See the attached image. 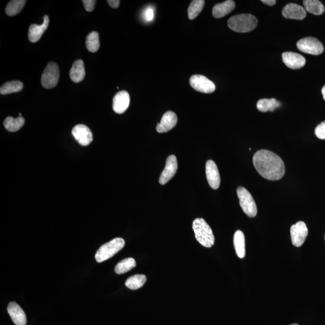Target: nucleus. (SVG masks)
<instances>
[{
	"label": "nucleus",
	"instance_id": "nucleus-9",
	"mask_svg": "<svg viewBox=\"0 0 325 325\" xmlns=\"http://www.w3.org/2000/svg\"><path fill=\"white\" fill-rule=\"evenodd\" d=\"M308 235V230L305 223L299 221L293 225L291 228L292 244L295 246L300 247L304 243Z\"/></svg>",
	"mask_w": 325,
	"mask_h": 325
},
{
	"label": "nucleus",
	"instance_id": "nucleus-29",
	"mask_svg": "<svg viewBox=\"0 0 325 325\" xmlns=\"http://www.w3.org/2000/svg\"><path fill=\"white\" fill-rule=\"evenodd\" d=\"M205 1L204 0H193L188 9V17L193 20L198 17L202 11Z\"/></svg>",
	"mask_w": 325,
	"mask_h": 325
},
{
	"label": "nucleus",
	"instance_id": "nucleus-35",
	"mask_svg": "<svg viewBox=\"0 0 325 325\" xmlns=\"http://www.w3.org/2000/svg\"><path fill=\"white\" fill-rule=\"evenodd\" d=\"M262 2L268 6H273L276 4V1L275 0H262Z\"/></svg>",
	"mask_w": 325,
	"mask_h": 325
},
{
	"label": "nucleus",
	"instance_id": "nucleus-14",
	"mask_svg": "<svg viewBox=\"0 0 325 325\" xmlns=\"http://www.w3.org/2000/svg\"><path fill=\"white\" fill-rule=\"evenodd\" d=\"M282 14L284 18L287 19H292V20H302L307 16V12L300 5L295 3L287 4L283 8Z\"/></svg>",
	"mask_w": 325,
	"mask_h": 325
},
{
	"label": "nucleus",
	"instance_id": "nucleus-13",
	"mask_svg": "<svg viewBox=\"0 0 325 325\" xmlns=\"http://www.w3.org/2000/svg\"><path fill=\"white\" fill-rule=\"evenodd\" d=\"M130 95L127 91L122 90L115 95L113 99V109L118 114H123L130 106Z\"/></svg>",
	"mask_w": 325,
	"mask_h": 325
},
{
	"label": "nucleus",
	"instance_id": "nucleus-8",
	"mask_svg": "<svg viewBox=\"0 0 325 325\" xmlns=\"http://www.w3.org/2000/svg\"><path fill=\"white\" fill-rule=\"evenodd\" d=\"M190 85L198 92L211 93L216 90L214 83L202 75H194L190 79Z\"/></svg>",
	"mask_w": 325,
	"mask_h": 325
},
{
	"label": "nucleus",
	"instance_id": "nucleus-22",
	"mask_svg": "<svg viewBox=\"0 0 325 325\" xmlns=\"http://www.w3.org/2000/svg\"><path fill=\"white\" fill-rule=\"evenodd\" d=\"M303 6L306 12L315 15H321L325 12L324 4L318 0H304Z\"/></svg>",
	"mask_w": 325,
	"mask_h": 325
},
{
	"label": "nucleus",
	"instance_id": "nucleus-30",
	"mask_svg": "<svg viewBox=\"0 0 325 325\" xmlns=\"http://www.w3.org/2000/svg\"><path fill=\"white\" fill-rule=\"evenodd\" d=\"M86 45L88 50L91 53H96L99 50V34L97 32L92 31L88 34L87 41H86Z\"/></svg>",
	"mask_w": 325,
	"mask_h": 325
},
{
	"label": "nucleus",
	"instance_id": "nucleus-7",
	"mask_svg": "<svg viewBox=\"0 0 325 325\" xmlns=\"http://www.w3.org/2000/svg\"><path fill=\"white\" fill-rule=\"evenodd\" d=\"M297 47L300 52L309 55L318 56L323 53V44L318 39L313 37H305L297 42Z\"/></svg>",
	"mask_w": 325,
	"mask_h": 325
},
{
	"label": "nucleus",
	"instance_id": "nucleus-2",
	"mask_svg": "<svg viewBox=\"0 0 325 325\" xmlns=\"http://www.w3.org/2000/svg\"><path fill=\"white\" fill-rule=\"evenodd\" d=\"M192 228L195 238L201 245L211 248L214 245L215 238L213 232L207 223L203 218H197L193 222Z\"/></svg>",
	"mask_w": 325,
	"mask_h": 325
},
{
	"label": "nucleus",
	"instance_id": "nucleus-5",
	"mask_svg": "<svg viewBox=\"0 0 325 325\" xmlns=\"http://www.w3.org/2000/svg\"><path fill=\"white\" fill-rule=\"evenodd\" d=\"M237 194L244 213L251 218L256 217L257 214V205L251 193L245 188L240 186L237 188Z\"/></svg>",
	"mask_w": 325,
	"mask_h": 325
},
{
	"label": "nucleus",
	"instance_id": "nucleus-36",
	"mask_svg": "<svg viewBox=\"0 0 325 325\" xmlns=\"http://www.w3.org/2000/svg\"><path fill=\"white\" fill-rule=\"evenodd\" d=\"M322 95H323L324 99H325V85L324 86L323 88H322Z\"/></svg>",
	"mask_w": 325,
	"mask_h": 325
},
{
	"label": "nucleus",
	"instance_id": "nucleus-26",
	"mask_svg": "<svg viewBox=\"0 0 325 325\" xmlns=\"http://www.w3.org/2000/svg\"><path fill=\"white\" fill-rule=\"evenodd\" d=\"M26 0H13L10 1L6 7V13L9 17L18 14L23 9L26 3Z\"/></svg>",
	"mask_w": 325,
	"mask_h": 325
},
{
	"label": "nucleus",
	"instance_id": "nucleus-6",
	"mask_svg": "<svg viewBox=\"0 0 325 325\" xmlns=\"http://www.w3.org/2000/svg\"><path fill=\"white\" fill-rule=\"evenodd\" d=\"M60 71L58 64L55 62H50L47 64L42 75L41 83L42 87L45 89H52L57 86Z\"/></svg>",
	"mask_w": 325,
	"mask_h": 325
},
{
	"label": "nucleus",
	"instance_id": "nucleus-20",
	"mask_svg": "<svg viewBox=\"0 0 325 325\" xmlns=\"http://www.w3.org/2000/svg\"><path fill=\"white\" fill-rule=\"evenodd\" d=\"M84 62L82 60H77L72 64L69 76L72 82L79 83L83 81L85 77Z\"/></svg>",
	"mask_w": 325,
	"mask_h": 325
},
{
	"label": "nucleus",
	"instance_id": "nucleus-16",
	"mask_svg": "<svg viewBox=\"0 0 325 325\" xmlns=\"http://www.w3.org/2000/svg\"><path fill=\"white\" fill-rule=\"evenodd\" d=\"M178 118L174 112L169 111L164 114L161 121L157 126L156 130L158 133H166L176 127Z\"/></svg>",
	"mask_w": 325,
	"mask_h": 325
},
{
	"label": "nucleus",
	"instance_id": "nucleus-37",
	"mask_svg": "<svg viewBox=\"0 0 325 325\" xmlns=\"http://www.w3.org/2000/svg\"><path fill=\"white\" fill-rule=\"evenodd\" d=\"M298 325V324H292V325Z\"/></svg>",
	"mask_w": 325,
	"mask_h": 325
},
{
	"label": "nucleus",
	"instance_id": "nucleus-18",
	"mask_svg": "<svg viewBox=\"0 0 325 325\" xmlns=\"http://www.w3.org/2000/svg\"><path fill=\"white\" fill-rule=\"evenodd\" d=\"M7 311L13 323L16 325H26L27 318L22 308L15 302H10Z\"/></svg>",
	"mask_w": 325,
	"mask_h": 325
},
{
	"label": "nucleus",
	"instance_id": "nucleus-11",
	"mask_svg": "<svg viewBox=\"0 0 325 325\" xmlns=\"http://www.w3.org/2000/svg\"><path fill=\"white\" fill-rule=\"evenodd\" d=\"M206 171L209 186L214 190L218 189L221 184V177L216 163L213 160H208L206 163Z\"/></svg>",
	"mask_w": 325,
	"mask_h": 325
},
{
	"label": "nucleus",
	"instance_id": "nucleus-32",
	"mask_svg": "<svg viewBox=\"0 0 325 325\" xmlns=\"http://www.w3.org/2000/svg\"><path fill=\"white\" fill-rule=\"evenodd\" d=\"M315 134L317 138L325 140V121L317 126L315 129Z\"/></svg>",
	"mask_w": 325,
	"mask_h": 325
},
{
	"label": "nucleus",
	"instance_id": "nucleus-10",
	"mask_svg": "<svg viewBox=\"0 0 325 325\" xmlns=\"http://www.w3.org/2000/svg\"><path fill=\"white\" fill-rule=\"evenodd\" d=\"M178 169V163L176 155H171L166 160L165 168L161 174L159 178L160 184L165 185L170 181L176 175Z\"/></svg>",
	"mask_w": 325,
	"mask_h": 325
},
{
	"label": "nucleus",
	"instance_id": "nucleus-27",
	"mask_svg": "<svg viewBox=\"0 0 325 325\" xmlns=\"http://www.w3.org/2000/svg\"><path fill=\"white\" fill-rule=\"evenodd\" d=\"M147 277L144 275H135L127 279L125 282V286L131 290H138L141 288L146 283Z\"/></svg>",
	"mask_w": 325,
	"mask_h": 325
},
{
	"label": "nucleus",
	"instance_id": "nucleus-34",
	"mask_svg": "<svg viewBox=\"0 0 325 325\" xmlns=\"http://www.w3.org/2000/svg\"><path fill=\"white\" fill-rule=\"evenodd\" d=\"M107 2L113 9H117L120 4L119 0H109Z\"/></svg>",
	"mask_w": 325,
	"mask_h": 325
},
{
	"label": "nucleus",
	"instance_id": "nucleus-38",
	"mask_svg": "<svg viewBox=\"0 0 325 325\" xmlns=\"http://www.w3.org/2000/svg\"></svg>",
	"mask_w": 325,
	"mask_h": 325
},
{
	"label": "nucleus",
	"instance_id": "nucleus-25",
	"mask_svg": "<svg viewBox=\"0 0 325 325\" xmlns=\"http://www.w3.org/2000/svg\"><path fill=\"white\" fill-rule=\"evenodd\" d=\"M23 89V83L20 81H11L5 83L0 88L1 95H7L20 92Z\"/></svg>",
	"mask_w": 325,
	"mask_h": 325
},
{
	"label": "nucleus",
	"instance_id": "nucleus-28",
	"mask_svg": "<svg viewBox=\"0 0 325 325\" xmlns=\"http://www.w3.org/2000/svg\"><path fill=\"white\" fill-rule=\"evenodd\" d=\"M136 266L135 260L133 258H128L120 261L115 267V272L117 274H123L127 273L128 271L133 269Z\"/></svg>",
	"mask_w": 325,
	"mask_h": 325
},
{
	"label": "nucleus",
	"instance_id": "nucleus-4",
	"mask_svg": "<svg viewBox=\"0 0 325 325\" xmlns=\"http://www.w3.org/2000/svg\"><path fill=\"white\" fill-rule=\"evenodd\" d=\"M125 246V241L122 238L113 239L109 242L102 245L95 254L96 262L102 263L111 259Z\"/></svg>",
	"mask_w": 325,
	"mask_h": 325
},
{
	"label": "nucleus",
	"instance_id": "nucleus-12",
	"mask_svg": "<svg viewBox=\"0 0 325 325\" xmlns=\"http://www.w3.org/2000/svg\"><path fill=\"white\" fill-rule=\"evenodd\" d=\"M72 135L82 146H88L93 141V135L87 126L79 124L72 129Z\"/></svg>",
	"mask_w": 325,
	"mask_h": 325
},
{
	"label": "nucleus",
	"instance_id": "nucleus-23",
	"mask_svg": "<svg viewBox=\"0 0 325 325\" xmlns=\"http://www.w3.org/2000/svg\"><path fill=\"white\" fill-rule=\"evenodd\" d=\"M280 106V103L275 98H265L258 101L257 108L262 112H273Z\"/></svg>",
	"mask_w": 325,
	"mask_h": 325
},
{
	"label": "nucleus",
	"instance_id": "nucleus-1",
	"mask_svg": "<svg viewBox=\"0 0 325 325\" xmlns=\"http://www.w3.org/2000/svg\"><path fill=\"white\" fill-rule=\"evenodd\" d=\"M253 164L263 178L277 181L284 176L286 169L283 160L277 154L266 149L259 150L253 157Z\"/></svg>",
	"mask_w": 325,
	"mask_h": 325
},
{
	"label": "nucleus",
	"instance_id": "nucleus-33",
	"mask_svg": "<svg viewBox=\"0 0 325 325\" xmlns=\"http://www.w3.org/2000/svg\"><path fill=\"white\" fill-rule=\"evenodd\" d=\"M86 10L89 12H92L95 9V6L96 2L95 0H83L82 1Z\"/></svg>",
	"mask_w": 325,
	"mask_h": 325
},
{
	"label": "nucleus",
	"instance_id": "nucleus-15",
	"mask_svg": "<svg viewBox=\"0 0 325 325\" xmlns=\"http://www.w3.org/2000/svg\"><path fill=\"white\" fill-rule=\"evenodd\" d=\"M283 62L290 69H298L305 66L306 60L303 56L293 52H285L282 55Z\"/></svg>",
	"mask_w": 325,
	"mask_h": 325
},
{
	"label": "nucleus",
	"instance_id": "nucleus-17",
	"mask_svg": "<svg viewBox=\"0 0 325 325\" xmlns=\"http://www.w3.org/2000/svg\"><path fill=\"white\" fill-rule=\"evenodd\" d=\"M49 17L48 15H45L44 17V23L41 25L37 24H31L30 26L29 30V39L32 43L37 42L42 37L44 32L47 30L48 25H49Z\"/></svg>",
	"mask_w": 325,
	"mask_h": 325
},
{
	"label": "nucleus",
	"instance_id": "nucleus-21",
	"mask_svg": "<svg viewBox=\"0 0 325 325\" xmlns=\"http://www.w3.org/2000/svg\"><path fill=\"white\" fill-rule=\"evenodd\" d=\"M234 246L238 257L243 259L246 255L245 237L240 230H237L234 236Z\"/></svg>",
	"mask_w": 325,
	"mask_h": 325
},
{
	"label": "nucleus",
	"instance_id": "nucleus-3",
	"mask_svg": "<svg viewBox=\"0 0 325 325\" xmlns=\"http://www.w3.org/2000/svg\"><path fill=\"white\" fill-rule=\"evenodd\" d=\"M257 19L251 14H240L234 16L228 21L231 30L237 33H248L256 28Z\"/></svg>",
	"mask_w": 325,
	"mask_h": 325
},
{
	"label": "nucleus",
	"instance_id": "nucleus-24",
	"mask_svg": "<svg viewBox=\"0 0 325 325\" xmlns=\"http://www.w3.org/2000/svg\"><path fill=\"white\" fill-rule=\"evenodd\" d=\"M24 123H25V119L23 117H20L17 118L7 117L4 120V126L10 132H15L23 127Z\"/></svg>",
	"mask_w": 325,
	"mask_h": 325
},
{
	"label": "nucleus",
	"instance_id": "nucleus-31",
	"mask_svg": "<svg viewBox=\"0 0 325 325\" xmlns=\"http://www.w3.org/2000/svg\"><path fill=\"white\" fill-rule=\"evenodd\" d=\"M144 20L146 22H151L154 18V9L152 7H147L144 10L143 14Z\"/></svg>",
	"mask_w": 325,
	"mask_h": 325
},
{
	"label": "nucleus",
	"instance_id": "nucleus-19",
	"mask_svg": "<svg viewBox=\"0 0 325 325\" xmlns=\"http://www.w3.org/2000/svg\"><path fill=\"white\" fill-rule=\"evenodd\" d=\"M235 8V2L233 0H228V1L215 5L212 13H213L214 18H221L229 14Z\"/></svg>",
	"mask_w": 325,
	"mask_h": 325
}]
</instances>
